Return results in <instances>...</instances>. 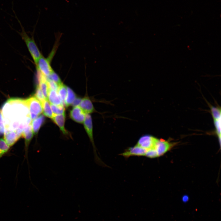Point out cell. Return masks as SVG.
Masks as SVG:
<instances>
[{
  "label": "cell",
  "mask_w": 221,
  "mask_h": 221,
  "mask_svg": "<svg viewBox=\"0 0 221 221\" xmlns=\"http://www.w3.org/2000/svg\"><path fill=\"white\" fill-rule=\"evenodd\" d=\"M1 111L5 128L15 123L24 129L32 121L25 100L10 99L3 105Z\"/></svg>",
  "instance_id": "obj_1"
},
{
  "label": "cell",
  "mask_w": 221,
  "mask_h": 221,
  "mask_svg": "<svg viewBox=\"0 0 221 221\" xmlns=\"http://www.w3.org/2000/svg\"><path fill=\"white\" fill-rule=\"evenodd\" d=\"M21 35L27 46L28 49L36 64L38 61L42 56L34 40L29 37L25 31L23 30Z\"/></svg>",
  "instance_id": "obj_2"
},
{
  "label": "cell",
  "mask_w": 221,
  "mask_h": 221,
  "mask_svg": "<svg viewBox=\"0 0 221 221\" xmlns=\"http://www.w3.org/2000/svg\"><path fill=\"white\" fill-rule=\"evenodd\" d=\"M83 124L84 128L93 146L95 161L98 164H103L97 154V149L95 144L93 136L92 120L89 114H86Z\"/></svg>",
  "instance_id": "obj_3"
},
{
  "label": "cell",
  "mask_w": 221,
  "mask_h": 221,
  "mask_svg": "<svg viewBox=\"0 0 221 221\" xmlns=\"http://www.w3.org/2000/svg\"><path fill=\"white\" fill-rule=\"evenodd\" d=\"M25 100L30 117L33 120L43 112L41 103L35 96L31 97Z\"/></svg>",
  "instance_id": "obj_4"
},
{
  "label": "cell",
  "mask_w": 221,
  "mask_h": 221,
  "mask_svg": "<svg viewBox=\"0 0 221 221\" xmlns=\"http://www.w3.org/2000/svg\"><path fill=\"white\" fill-rule=\"evenodd\" d=\"M158 139L151 135H144L140 138L136 145L146 149L147 151L153 149L155 150V146Z\"/></svg>",
  "instance_id": "obj_5"
},
{
  "label": "cell",
  "mask_w": 221,
  "mask_h": 221,
  "mask_svg": "<svg viewBox=\"0 0 221 221\" xmlns=\"http://www.w3.org/2000/svg\"><path fill=\"white\" fill-rule=\"evenodd\" d=\"M36 65L37 71L46 77L48 76L53 71L50 66L49 59L46 58L42 56Z\"/></svg>",
  "instance_id": "obj_6"
},
{
  "label": "cell",
  "mask_w": 221,
  "mask_h": 221,
  "mask_svg": "<svg viewBox=\"0 0 221 221\" xmlns=\"http://www.w3.org/2000/svg\"><path fill=\"white\" fill-rule=\"evenodd\" d=\"M147 151L146 149L136 145L133 147L127 148L120 155L127 158L132 156H145Z\"/></svg>",
  "instance_id": "obj_7"
},
{
  "label": "cell",
  "mask_w": 221,
  "mask_h": 221,
  "mask_svg": "<svg viewBox=\"0 0 221 221\" xmlns=\"http://www.w3.org/2000/svg\"><path fill=\"white\" fill-rule=\"evenodd\" d=\"M32 127L30 124L24 129L21 137L25 139V157L28 158V149L30 143L33 135Z\"/></svg>",
  "instance_id": "obj_8"
},
{
  "label": "cell",
  "mask_w": 221,
  "mask_h": 221,
  "mask_svg": "<svg viewBox=\"0 0 221 221\" xmlns=\"http://www.w3.org/2000/svg\"><path fill=\"white\" fill-rule=\"evenodd\" d=\"M86 114L79 106L74 107L70 110L69 115L75 122L80 123H83Z\"/></svg>",
  "instance_id": "obj_9"
},
{
  "label": "cell",
  "mask_w": 221,
  "mask_h": 221,
  "mask_svg": "<svg viewBox=\"0 0 221 221\" xmlns=\"http://www.w3.org/2000/svg\"><path fill=\"white\" fill-rule=\"evenodd\" d=\"M51 118L53 122L58 126L64 136L67 137H71V135L64 127L65 113L59 115H53Z\"/></svg>",
  "instance_id": "obj_10"
},
{
  "label": "cell",
  "mask_w": 221,
  "mask_h": 221,
  "mask_svg": "<svg viewBox=\"0 0 221 221\" xmlns=\"http://www.w3.org/2000/svg\"><path fill=\"white\" fill-rule=\"evenodd\" d=\"M172 143L162 139H158L156 146L155 150L159 157L164 155L173 146Z\"/></svg>",
  "instance_id": "obj_11"
},
{
  "label": "cell",
  "mask_w": 221,
  "mask_h": 221,
  "mask_svg": "<svg viewBox=\"0 0 221 221\" xmlns=\"http://www.w3.org/2000/svg\"><path fill=\"white\" fill-rule=\"evenodd\" d=\"M37 71L38 79L39 83L38 85L45 98L46 99H48V94L49 88L46 77L39 71Z\"/></svg>",
  "instance_id": "obj_12"
},
{
  "label": "cell",
  "mask_w": 221,
  "mask_h": 221,
  "mask_svg": "<svg viewBox=\"0 0 221 221\" xmlns=\"http://www.w3.org/2000/svg\"><path fill=\"white\" fill-rule=\"evenodd\" d=\"M79 106L85 114L91 113L95 111L91 101L87 96L82 99Z\"/></svg>",
  "instance_id": "obj_13"
},
{
  "label": "cell",
  "mask_w": 221,
  "mask_h": 221,
  "mask_svg": "<svg viewBox=\"0 0 221 221\" xmlns=\"http://www.w3.org/2000/svg\"><path fill=\"white\" fill-rule=\"evenodd\" d=\"M4 139L10 147L13 145L19 139L15 131L5 129Z\"/></svg>",
  "instance_id": "obj_14"
},
{
  "label": "cell",
  "mask_w": 221,
  "mask_h": 221,
  "mask_svg": "<svg viewBox=\"0 0 221 221\" xmlns=\"http://www.w3.org/2000/svg\"><path fill=\"white\" fill-rule=\"evenodd\" d=\"M48 99L50 103L56 105L64 106V105L58 92L54 90L49 89Z\"/></svg>",
  "instance_id": "obj_15"
},
{
  "label": "cell",
  "mask_w": 221,
  "mask_h": 221,
  "mask_svg": "<svg viewBox=\"0 0 221 221\" xmlns=\"http://www.w3.org/2000/svg\"><path fill=\"white\" fill-rule=\"evenodd\" d=\"M45 119L44 116L42 115L38 116L33 120L31 124L33 134L35 135H37L38 133L40 128L44 123Z\"/></svg>",
  "instance_id": "obj_16"
},
{
  "label": "cell",
  "mask_w": 221,
  "mask_h": 221,
  "mask_svg": "<svg viewBox=\"0 0 221 221\" xmlns=\"http://www.w3.org/2000/svg\"><path fill=\"white\" fill-rule=\"evenodd\" d=\"M43 112L44 115L48 118H52L53 116L50 104L47 99L45 100L41 103Z\"/></svg>",
  "instance_id": "obj_17"
},
{
  "label": "cell",
  "mask_w": 221,
  "mask_h": 221,
  "mask_svg": "<svg viewBox=\"0 0 221 221\" xmlns=\"http://www.w3.org/2000/svg\"><path fill=\"white\" fill-rule=\"evenodd\" d=\"M76 98L74 92L69 87H67V94L65 101L64 105L68 107L72 104Z\"/></svg>",
  "instance_id": "obj_18"
},
{
  "label": "cell",
  "mask_w": 221,
  "mask_h": 221,
  "mask_svg": "<svg viewBox=\"0 0 221 221\" xmlns=\"http://www.w3.org/2000/svg\"><path fill=\"white\" fill-rule=\"evenodd\" d=\"M57 92L64 105L67 94V87L62 83L59 85Z\"/></svg>",
  "instance_id": "obj_19"
},
{
  "label": "cell",
  "mask_w": 221,
  "mask_h": 221,
  "mask_svg": "<svg viewBox=\"0 0 221 221\" xmlns=\"http://www.w3.org/2000/svg\"><path fill=\"white\" fill-rule=\"evenodd\" d=\"M51 107L53 115H59L65 113V109L64 106L56 105L50 104Z\"/></svg>",
  "instance_id": "obj_20"
},
{
  "label": "cell",
  "mask_w": 221,
  "mask_h": 221,
  "mask_svg": "<svg viewBox=\"0 0 221 221\" xmlns=\"http://www.w3.org/2000/svg\"><path fill=\"white\" fill-rule=\"evenodd\" d=\"M10 146L4 139L0 138V154L3 156L9 150Z\"/></svg>",
  "instance_id": "obj_21"
},
{
  "label": "cell",
  "mask_w": 221,
  "mask_h": 221,
  "mask_svg": "<svg viewBox=\"0 0 221 221\" xmlns=\"http://www.w3.org/2000/svg\"><path fill=\"white\" fill-rule=\"evenodd\" d=\"M46 77L47 80L53 81L56 83L59 86L62 83L59 76L54 71Z\"/></svg>",
  "instance_id": "obj_22"
},
{
  "label": "cell",
  "mask_w": 221,
  "mask_h": 221,
  "mask_svg": "<svg viewBox=\"0 0 221 221\" xmlns=\"http://www.w3.org/2000/svg\"><path fill=\"white\" fill-rule=\"evenodd\" d=\"M213 120L216 129V134L219 138L220 143L221 140V118L214 119Z\"/></svg>",
  "instance_id": "obj_23"
},
{
  "label": "cell",
  "mask_w": 221,
  "mask_h": 221,
  "mask_svg": "<svg viewBox=\"0 0 221 221\" xmlns=\"http://www.w3.org/2000/svg\"><path fill=\"white\" fill-rule=\"evenodd\" d=\"M34 96L41 103L46 99L38 85L37 86Z\"/></svg>",
  "instance_id": "obj_24"
},
{
  "label": "cell",
  "mask_w": 221,
  "mask_h": 221,
  "mask_svg": "<svg viewBox=\"0 0 221 221\" xmlns=\"http://www.w3.org/2000/svg\"><path fill=\"white\" fill-rule=\"evenodd\" d=\"M211 111L213 119L221 118V109L220 108L211 107Z\"/></svg>",
  "instance_id": "obj_25"
},
{
  "label": "cell",
  "mask_w": 221,
  "mask_h": 221,
  "mask_svg": "<svg viewBox=\"0 0 221 221\" xmlns=\"http://www.w3.org/2000/svg\"><path fill=\"white\" fill-rule=\"evenodd\" d=\"M47 82L49 89L52 90L57 92L59 86L53 81L47 80Z\"/></svg>",
  "instance_id": "obj_26"
},
{
  "label": "cell",
  "mask_w": 221,
  "mask_h": 221,
  "mask_svg": "<svg viewBox=\"0 0 221 221\" xmlns=\"http://www.w3.org/2000/svg\"><path fill=\"white\" fill-rule=\"evenodd\" d=\"M5 126L1 110H0V136L4 134L5 132Z\"/></svg>",
  "instance_id": "obj_27"
},
{
  "label": "cell",
  "mask_w": 221,
  "mask_h": 221,
  "mask_svg": "<svg viewBox=\"0 0 221 221\" xmlns=\"http://www.w3.org/2000/svg\"><path fill=\"white\" fill-rule=\"evenodd\" d=\"M81 100L82 99L81 98L76 97L75 100L73 102L72 104V105L74 106V107L75 106H79L81 102Z\"/></svg>",
  "instance_id": "obj_28"
},
{
  "label": "cell",
  "mask_w": 221,
  "mask_h": 221,
  "mask_svg": "<svg viewBox=\"0 0 221 221\" xmlns=\"http://www.w3.org/2000/svg\"><path fill=\"white\" fill-rule=\"evenodd\" d=\"M189 197L187 195H184L182 198V200L184 203H186L188 200Z\"/></svg>",
  "instance_id": "obj_29"
},
{
  "label": "cell",
  "mask_w": 221,
  "mask_h": 221,
  "mask_svg": "<svg viewBox=\"0 0 221 221\" xmlns=\"http://www.w3.org/2000/svg\"><path fill=\"white\" fill-rule=\"evenodd\" d=\"M2 156L0 154V159L1 158V157H2Z\"/></svg>",
  "instance_id": "obj_30"
}]
</instances>
